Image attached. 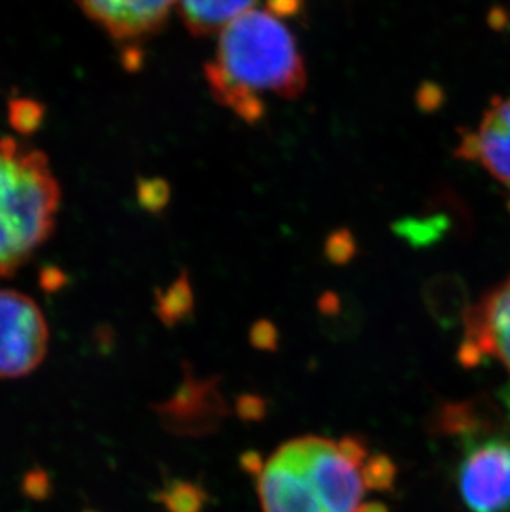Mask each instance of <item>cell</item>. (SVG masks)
Segmentation results:
<instances>
[{
	"mask_svg": "<svg viewBox=\"0 0 510 512\" xmlns=\"http://www.w3.org/2000/svg\"><path fill=\"white\" fill-rule=\"evenodd\" d=\"M304 469L325 512H361L368 491L388 489L395 466L383 455L370 456L358 438L328 440L302 436L285 443Z\"/></svg>",
	"mask_w": 510,
	"mask_h": 512,
	"instance_id": "obj_3",
	"label": "cell"
},
{
	"mask_svg": "<svg viewBox=\"0 0 510 512\" xmlns=\"http://www.w3.org/2000/svg\"><path fill=\"white\" fill-rule=\"evenodd\" d=\"M459 357L466 365L491 358L510 375V276L467 310Z\"/></svg>",
	"mask_w": 510,
	"mask_h": 512,
	"instance_id": "obj_6",
	"label": "cell"
},
{
	"mask_svg": "<svg viewBox=\"0 0 510 512\" xmlns=\"http://www.w3.org/2000/svg\"><path fill=\"white\" fill-rule=\"evenodd\" d=\"M458 488L471 512L509 511V441L487 438L469 445L459 464Z\"/></svg>",
	"mask_w": 510,
	"mask_h": 512,
	"instance_id": "obj_5",
	"label": "cell"
},
{
	"mask_svg": "<svg viewBox=\"0 0 510 512\" xmlns=\"http://www.w3.org/2000/svg\"><path fill=\"white\" fill-rule=\"evenodd\" d=\"M178 0H77L80 9L116 42H140L156 34Z\"/></svg>",
	"mask_w": 510,
	"mask_h": 512,
	"instance_id": "obj_8",
	"label": "cell"
},
{
	"mask_svg": "<svg viewBox=\"0 0 510 512\" xmlns=\"http://www.w3.org/2000/svg\"><path fill=\"white\" fill-rule=\"evenodd\" d=\"M204 73L214 100L247 123L264 118L265 95L295 100L307 88L294 34L267 10H251L227 25Z\"/></svg>",
	"mask_w": 510,
	"mask_h": 512,
	"instance_id": "obj_1",
	"label": "cell"
},
{
	"mask_svg": "<svg viewBox=\"0 0 510 512\" xmlns=\"http://www.w3.org/2000/svg\"><path fill=\"white\" fill-rule=\"evenodd\" d=\"M166 504L173 512H199L203 508V494L191 486H176L171 489Z\"/></svg>",
	"mask_w": 510,
	"mask_h": 512,
	"instance_id": "obj_12",
	"label": "cell"
},
{
	"mask_svg": "<svg viewBox=\"0 0 510 512\" xmlns=\"http://www.w3.org/2000/svg\"><path fill=\"white\" fill-rule=\"evenodd\" d=\"M255 476L264 512H325L285 443L265 463H255Z\"/></svg>",
	"mask_w": 510,
	"mask_h": 512,
	"instance_id": "obj_7",
	"label": "cell"
},
{
	"mask_svg": "<svg viewBox=\"0 0 510 512\" xmlns=\"http://www.w3.org/2000/svg\"><path fill=\"white\" fill-rule=\"evenodd\" d=\"M456 155L510 184V98L492 100L476 130L462 135Z\"/></svg>",
	"mask_w": 510,
	"mask_h": 512,
	"instance_id": "obj_9",
	"label": "cell"
},
{
	"mask_svg": "<svg viewBox=\"0 0 510 512\" xmlns=\"http://www.w3.org/2000/svg\"><path fill=\"white\" fill-rule=\"evenodd\" d=\"M42 108L30 100H19L10 107V121L19 131H32L42 121Z\"/></svg>",
	"mask_w": 510,
	"mask_h": 512,
	"instance_id": "obj_11",
	"label": "cell"
},
{
	"mask_svg": "<svg viewBox=\"0 0 510 512\" xmlns=\"http://www.w3.org/2000/svg\"><path fill=\"white\" fill-rule=\"evenodd\" d=\"M257 0H178L179 15L194 37L221 34L227 25L251 12Z\"/></svg>",
	"mask_w": 510,
	"mask_h": 512,
	"instance_id": "obj_10",
	"label": "cell"
},
{
	"mask_svg": "<svg viewBox=\"0 0 510 512\" xmlns=\"http://www.w3.org/2000/svg\"><path fill=\"white\" fill-rule=\"evenodd\" d=\"M60 206V186L49 158L0 136V279L19 271L49 239Z\"/></svg>",
	"mask_w": 510,
	"mask_h": 512,
	"instance_id": "obj_2",
	"label": "cell"
},
{
	"mask_svg": "<svg viewBox=\"0 0 510 512\" xmlns=\"http://www.w3.org/2000/svg\"><path fill=\"white\" fill-rule=\"evenodd\" d=\"M49 325L29 295L0 289V378H22L44 362Z\"/></svg>",
	"mask_w": 510,
	"mask_h": 512,
	"instance_id": "obj_4",
	"label": "cell"
}]
</instances>
